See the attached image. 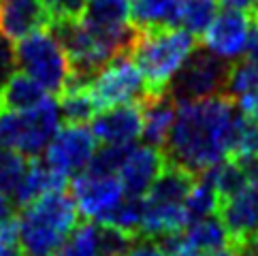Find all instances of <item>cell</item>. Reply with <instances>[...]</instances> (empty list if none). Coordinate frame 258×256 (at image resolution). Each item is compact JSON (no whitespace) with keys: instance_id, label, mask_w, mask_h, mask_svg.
I'll return each mask as SVG.
<instances>
[{"instance_id":"obj_42","label":"cell","mask_w":258,"mask_h":256,"mask_svg":"<svg viewBox=\"0 0 258 256\" xmlns=\"http://www.w3.org/2000/svg\"><path fill=\"white\" fill-rule=\"evenodd\" d=\"M254 17H258V0H254V7H252V11H250Z\"/></svg>"},{"instance_id":"obj_18","label":"cell","mask_w":258,"mask_h":256,"mask_svg":"<svg viewBox=\"0 0 258 256\" xmlns=\"http://www.w3.org/2000/svg\"><path fill=\"white\" fill-rule=\"evenodd\" d=\"M199 175L186 171L179 164L167 162L158 179L152 184L150 192L143 197L147 203H162V205H183L186 197L190 195Z\"/></svg>"},{"instance_id":"obj_38","label":"cell","mask_w":258,"mask_h":256,"mask_svg":"<svg viewBox=\"0 0 258 256\" xmlns=\"http://www.w3.org/2000/svg\"><path fill=\"white\" fill-rule=\"evenodd\" d=\"M237 105H239V109H241V113L258 120V90H256V92H252V94L243 96L241 100H237Z\"/></svg>"},{"instance_id":"obj_40","label":"cell","mask_w":258,"mask_h":256,"mask_svg":"<svg viewBox=\"0 0 258 256\" xmlns=\"http://www.w3.org/2000/svg\"><path fill=\"white\" fill-rule=\"evenodd\" d=\"M162 256H195V254H192L188 248H186V245H181V248H175V250H167V252H164Z\"/></svg>"},{"instance_id":"obj_35","label":"cell","mask_w":258,"mask_h":256,"mask_svg":"<svg viewBox=\"0 0 258 256\" xmlns=\"http://www.w3.org/2000/svg\"><path fill=\"white\" fill-rule=\"evenodd\" d=\"M17 226V205L13 197L0 192V233L11 231Z\"/></svg>"},{"instance_id":"obj_21","label":"cell","mask_w":258,"mask_h":256,"mask_svg":"<svg viewBox=\"0 0 258 256\" xmlns=\"http://www.w3.org/2000/svg\"><path fill=\"white\" fill-rule=\"evenodd\" d=\"M131 24L137 30L179 26V0H128Z\"/></svg>"},{"instance_id":"obj_19","label":"cell","mask_w":258,"mask_h":256,"mask_svg":"<svg viewBox=\"0 0 258 256\" xmlns=\"http://www.w3.org/2000/svg\"><path fill=\"white\" fill-rule=\"evenodd\" d=\"M67 184H69L67 177H62L60 173L49 169L43 160L32 158L22 184L13 192V201L17 207H26V205L34 203L36 199H41L43 195H47V192L64 190Z\"/></svg>"},{"instance_id":"obj_12","label":"cell","mask_w":258,"mask_h":256,"mask_svg":"<svg viewBox=\"0 0 258 256\" xmlns=\"http://www.w3.org/2000/svg\"><path fill=\"white\" fill-rule=\"evenodd\" d=\"M167 154L160 148H154V145L147 143L131 145L122 167L117 171V179L122 181L128 197L143 199L150 192L152 184L158 179L162 169L167 167Z\"/></svg>"},{"instance_id":"obj_33","label":"cell","mask_w":258,"mask_h":256,"mask_svg":"<svg viewBox=\"0 0 258 256\" xmlns=\"http://www.w3.org/2000/svg\"><path fill=\"white\" fill-rule=\"evenodd\" d=\"M51 22L60 20H81L88 0H43Z\"/></svg>"},{"instance_id":"obj_43","label":"cell","mask_w":258,"mask_h":256,"mask_svg":"<svg viewBox=\"0 0 258 256\" xmlns=\"http://www.w3.org/2000/svg\"><path fill=\"white\" fill-rule=\"evenodd\" d=\"M254 20H256V22H258V17H254Z\"/></svg>"},{"instance_id":"obj_36","label":"cell","mask_w":258,"mask_h":256,"mask_svg":"<svg viewBox=\"0 0 258 256\" xmlns=\"http://www.w3.org/2000/svg\"><path fill=\"white\" fill-rule=\"evenodd\" d=\"M162 248L158 241L154 239H145V237H139V239H135V243L128 248L124 254L119 256H162Z\"/></svg>"},{"instance_id":"obj_5","label":"cell","mask_w":258,"mask_h":256,"mask_svg":"<svg viewBox=\"0 0 258 256\" xmlns=\"http://www.w3.org/2000/svg\"><path fill=\"white\" fill-rule=\"evenodd\" d=\"M17 69L45 88L47 94H62L71 79V62L49 28L36 30L17 41Z\"/></svg>"},{"instance_id":"obj_4","label":"cell","mask_w":258,"mask_h":256,"mask_svg":"<svg viewBox=\"0 0 258 256\" xmlns=\"http://www.w3.org/2000/svg\"><path fill=\"white\" fill-rule=\"evenodd\" d=\"M60 107L51 96L30 111L0 109V148L39 158L60 128Z\"/></svg>"},{"instance_id":"obj_25","label":"cell","mask_w":258,"mask_h":256,"mask_svg":"<svg viewBox=\"0 0 258 256\" xmlns=\"http://www.w3.org/2000/svg\"><path fill=\"white\" fill-rule=\"evenodd\" d=\"M220 205H222V199L218 197L216 188L209 184V181L199 175L195 186H192L190 195L186 197V214L192 220H201V218H209V216H216L220 212Z\"/></svg>"},{"instance_id":"obj_1","label":"cell","mask_w":258,"mask_h":256,"mask_svg":"<svg viewBox=\"0 0 258 256\" xmlns=\"http://www.w3.org/2000/svg\"><path fill=\"white\" fill-rule=\"evenodd\" d=\"M239 105L226 94L177 105V117L167 141L169 162L201 175L230 158Z\"/></svg>"},{"instance_id":"obj_22","label":"cell","mask_w":258,"mask_h":256,"mask_svg":"<svg viewBox=\"0 0 258 256\" xmlns=\"http://www.w3.org/2000/svg\"><path fill=\"white\" fill-rule=\"evenodd\" d=\"M58 107L64 124L77 126H86L100 111L94 96L90 92V84H77V81H69L67 88L62 90Z\"/></svg>"},{"instance_id":"obj_34","label":"cell","mask_w":258,"mask_h":256,"mask_svg":"<svg viewBox=\"0 0 258 256\" xmlns=\"http://www.w3.org/2000/svg\"><path fill=\"white\" fill-rule=\"evenodd\" d=\"M17 69V53H15V45L11 39L0 32V88H3L9 77L15 73Z\"/></svg>"},{"instance_id":"obj_2","label":"cell","mask_w":258,"mask_h":256,"mask_svg":"<svg viewBox=\"0 0 258 256\" xmlns=\"http://www.w3.org/2000/svg\"><path fill=\"white\" fill-rule=\"evenodd\" d=\"M79 212L71 192L53 190L22 207L17 216V241L22 256H56L62 241L79 224Z\"/></svg>"},{"instance_id":"obj_10","label":"cell","mask_w":258,"mask_h":256,"mask_svg":"<svg viewBox=\"0 0 258 256\" xmlns=\"http://www.w3.org/2000/svg\"><path fill=\"white\" fill-rule=\"evenodd\" d=\"M71 195L75 199L79 216L100 224L124 201L126 190L117 175H92L84 171L81 175L73 177Z\"/></svg>"},{"instance_id":"obj_8","label":"cell","mask_w":258,"mask_h":256,"mask_svg":"<svg viewBox=\"0 0 258 256\" xmlns=\"http://www.w3.org/2000/svg\"><path fill=\"white\" fill-rule=\"evenodd\" d=\"M90 92L94 96L98 109H111L119 105H133L150 94L139 67L131 53H122L109 60L90 81Z\"/></svg>"},{"instance_id":"obj_29","label":"cell","mask_w":258,"mask_h":256,"mask_svg":"<svg viewBox=\"0 0 258 256\" xmlns=\"http://www.w3.org/2000/svg\"><path fill=\"white\" fill-rule=\"evenodd\" d=\"M230 158L237 160H256L258 158V120L239 113L230 143Z\"/></svg>"},{"instance_id":"obj_24","label":"cell","mask_w":258,"mask_h":256,"mask_svg":"<svg viewBox=\"0 0 258 256\" xmlns=\"http://www.w3.org/2000/svg\"><path fill=\"white\" fill-rule=\"evenodd\" d=\"M220 0H179V26L195 36H203L218 15Z\"/></svg>"},{"instance_id":"obj_30","label":"cell","mask_w":258,"mask_h":256,"mask_svg":"<svg viewBox=\"0 0 258 256\" xmlns=\"http://www.w3.org/2000/svg\"><path fill=\"white\" fill-rule=\"evenodd\" d=\"M30 160L32 158H26L24 154L15 150L0 148V192L13 197V192L22 184L26 171H28Z\"/></svg>"},{"instance_id":"obj_6","label":"cell","mask_w":258,"mask_h":256,"mask_svg":"<svg viewBox=\"0 0 258 256\" xmlns=\"http://www.w3.org/2000/svg\"><path fill=\"white\" fill-rule=\"evenodd\" d=\"M81 26L111 58L131 53L139 34L131 24L128 0H88Z\"/></svg>"},{"instance_id":"obj_7","label":"cell","mask_w":258,"mask_h":256,"mask_svg":"<svg viewBox=\"0 0 258 256\" xmlns=\"http://www.w3.org/2000/svg\"><path fill=\"white\" fill-rule=\"evenodd\" d=\"M230 62L214 56L211 51L195 49L192 56L183 62L179 73L173 77L169 86V94L175 103H195L224 94L226 77H228Z\"/></svg>"},{"instance_id":"obj_14","label":"cell","mask_w":258,"mask_h":256,"mask_svg":"<svg viewBox=\"0 0 258 256\" xmlns=\"http://www.w3.org/2000/svg\"><path fill=\"white\" fill-rule=\"evenodd\" d=\"M218 216L233 237V245L258 237V179L247 181L241 192L222 201Z\"/></svg>"},{"instance_id":"obj_28","label":"cell","mask_w":258,"mask_h":256,"mask_svg":"<svg viewBox=\"0 0 258 256\" xmlns=\"http://www.w3.org/2000/svg\"><path fill=\"white\" fill-rule=\"evenodd\" d=\"M143 214H145V201L139 197H124V201L119 203L111 214L100 224L115 226L119 231H124L133 237L141 235V224H143Z\"/></svg>"},{"instance_id":"obj_3","label":"cell","mask_w":258,"mask_h":256,"mask_svg":"<svg viewBox=\"0 0 258 256\" xmlns=\"http://www.w3.org/2000/svg\"><path fill=\"white\" fill-rule=\"evenodd\" d=\"M197 49V36L175 26V28L139 30L131 49V58L139 67L147 92H169L173 77L179 73L192 51Z\"/></svg>"},{"instance_id":"obj_9","label":"cell","mask_w":258,"mask_h":256,"mask_svg":"<svg viewBox=\"0 0 258 256\" xmlns=\"http://www.w3.org/2000/svg\"><path fill=\"white\" fill-rule=\"evenodd\" d=\"M96 152V139L88 126L64 124L43 152V162L62 177L81 175Z\"/></svg>"},{"instance_id":"obj_37","label":"cell","mask_w":258,"mask_h":256,"mask_svg":"<svg viewBox=\"0 0 258 256\" xmlns=\"http://www.w3.org/2000/svg\"><path fill=\"white\" fill-rule=\"evenodd\" d=\"M0 256H22L20 241H17V226L0 233Z\"/></svg>"},{"instance_id":"obj_15","label":"cell","mask_w":258,"mask_h":256,"mask_svg":"<svg viewBox=\"0 0 258 256\" xmlns=\"http://www.w3.org/2000/svg\"><path fill=\"white\" fill-rule=\"evenodd\" d=\"M51 17L43 0H0V32L22 41L36 30L49 28Z\"/></svg>"},{"instance_id":"obj_23","label":"cell","mask_w":258,"mask_h":256,"mask_svg":"<svg viewBox=\"0 0 258 256\" xmlns=\"http://www.w3.org/2000/svg\"><path fill=\"white\" fill-rule=\"evenodd\" d=\"M201 175L216 188L218 197L222 201L235 197L237 192H241L247 186V175H245L243 164L235 158H226L222 162H218L205 173H201Z\"/></svg>"},{"instance_id":"obj_31","label":"cell","mask_w":258,"mask_h":256,"mask_svg":"<svg viewBox=\"0 0 258 256\" xmlns=\"http://www.w3.org/2000/svg\"><path fill=\"white\" fill-rule=\"evenodd\" d=\"M131 145H100L92 156L86 173L92 175H117Z\"/></svg>"},{"instance_id":"obj_17","label":"cell","mask_w":258,"mask_h":256,"mask_svg":"<svg viewBox=\"0 0 258 256\" xmlns=\"http://www.w3.org/2000/svg\"><path fill=\"white\" fill-rule=\"evenodd\" d=\"M181 235L186 248L195 256L233 248V237H230L226 224L218 214L209 218H201V220H192L183 228Z\"/></svg>"},{"instance_id":"obj_16","label":"cell","mask_w":258,"mask_h":256,"mask_svg":"<svg viewBox=\"0 0 258 256\" xmlns=\"http://www.w3.org/2000/svg\"><path fill=\"white\" fill-rule=\"evenodd\" d=\"M143 109V135L141 139L147 145L164 150L171 137V131L177 117V103L169 92L147 94L141 100Z\"/></svg>"},{"instance_id":"obj_39","label":"cell","mask_w":258,"mask_h":256,"mask_svg":"<svg viewBox=\"0 0 258 256\" xmlns=\"http://www.w3.org/2000/svg\"><path fill=\"white\" fill-rule=\"evenodd\" d=\"M224 9H237V11H252L254 0H220Z\"/></svg>"},{"instance_id":"obj_32","label":"cell","mask_w":258,"mask_h":256,"mask_svg":"<svg viewBox=\"0 0 258 256\" xmlns=\"http://www.w3.org/2000/svg\"><path fill=\"white\" fill-rule=\"evenodd\" d=\"M135 239H139V237L128 235V233L119 231V228H115V226L98 224V248H100V256H119V254H124L135 243Z\"/></svg>"},{"instance_id":"obj_13","label":"cell","mask_w":258,"mask_h":256,"mask_svg":"<svg viewBox=\"0 0 258 256\" xmlns=\"http://www.w3.org/2000/svg\"><path fill=\"white\" fill-rule=\"evenodd\" d=\"M90 131L100 145H135L143 135L141 103L103 109L90 122Z\"/></svg>"},{"instance_id":"obj_41","label":"cell","mask_w":258,"mask_h":256,"mask_svg":"<svg viewBox=\"0 0 258 256\" xmlns=\"http://www.w3.org/2000/svg\"><path fill=\"white\" fill-rule=\"evenodd\" d=\"M199 256H239L235 248H226V250H218V252H209V254H199Z\"/></svg>"},{"instance_id":"obj_20","label":"cell","mask_w":258,"mask_h":256,"mask_svg":"<svg viewBox=\"0 0 258 256\" xmlns=\"http://www.w3.org/2000/svg\"><path fill=\"white\" fill-rule=\"evenodd\" d=\"M51 94L45 92V88L39 86L32 77L22 71H15L9 77L7 84L0 88V109L7 111H30L45 103Z\"/></svg>"},{"instance_id":"obj_26","label":"cell","mask_w":258,"mask_h":256,"mask_svg":"<svg viewBox=\"0 0 258 256\" xmlns=\"http://www.w3.org/2000/svg\"><path fill=\"white\" fill-rule=\"evenodd\" d=\"M56 256H100L98 248V224L84 220L62 241Z\"/></svg>"},{"instance_id":"obj_27","label":"cell","mask_w":258,"mask_h":256,"mask_svg":"<svg viewBox=\"0 0 258 256\" xmlns=\"http://www.w3.org/2000/svg\"><path fill=\"white\" fill-rule=\"evenodd\" d=\"M256 90H258V64L247 58L230 62L224 94L237 103V100L256 92Z\"/></svg>"},{"instance_id":"obj_11","label":"cell","mask_w":258,"mask_h":256,"mask_svg":"<svg viewBox=\"0 0 258 256\" xmlns=\"http://www.w3.org/2000/svg\"><path fill=\"white\" fill-rule=\"evenodd\" d=\"M252 22V13L237 11V9H224L222 13L216 15V20L211 22L209 28L203 32V47L226 62L241 58L245 51Z\"/></svg>"}]
</instances>
